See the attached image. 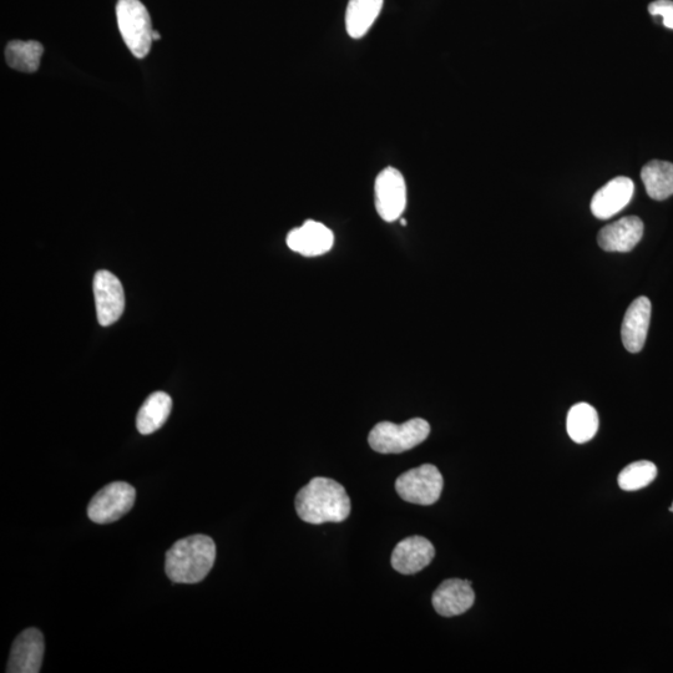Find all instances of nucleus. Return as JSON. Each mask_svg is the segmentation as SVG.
<instances>
[{"mask_svg": "<svg viewBox=\"0 0 673 673\" xmlns=\"http://www.w3.org/2000/svg\"><path fill=\"white\" fill-rule=\"evenodd\" d=\"M298 516L308 524L342 523L351 514V499L343 485L330 478H313L298 492Z\"/></svg>", "mask_w": 673, "mask_h": 673, "instance_id": "1", "label": "nucleus"}, {"mask_svg": "<svg viewBox=\"0 0 673 673\" xmlns=\"http://www.w3.org/2000/svg\"><path fill=\"white\" fill-rule=\"evenodd\" d=\"M215 541L206 535L184 538L166 553L165 571L172 583L197 584L214 568Z\"/></svg>", "mask_w": 673, "mask_h": 673, "instance_id": "2", "label": "nucleus"}, {"mask_svg": "<svg viewBox=\"0 0 673 673\" xmlns=\"http://www.w3.org/2000/svg\"><path fill=\"white\" fill-rule=\"evenodd\" d=\"M429 434L430 425L422 418H414L403 424L382 422L371 430L368 443L378 453L399 454L418 447Z\"/></svg>", "mask_w": 673, "mask_h": 673, "instance_id": "3", "label": "nucleus"}, {"mask_svg": "<svg viewBox=\"0 0 673 673\" xmlns=\"http://www.w3.org/2000/svg\"><path fill=\"white\" fill-rule=\"evenodd\" d=\"M116 18L124 42L135 58L144 59L153 45V25L145 5L140 0H119Z\"/></svg>", "mask_w": 673, "mask_h": 673, "instance_id": "4", "label": "nucleus"}, {"mask_svg": "<svg viewBox=\"0 0 673 673\" xmlns=\"http://www.w3.org/2000/svg\"><path fill=\"white\" fill-rule=\"evenodd\" d=\"M443 487V475L432 464L408 470L396 482L399 497L408 503L425 506L438 502Z\"/></svg>", "mask_w": 673, "mask_h": 673, "instance_id": "5", "label": "nucleus"}, {"mask_svg": "<svg viewBox=\"0 0 673 673\" xmlns=\"http://www.w3.org/2000/svg\"><path fill=\"white\" fill-rule=\"evenodd\" d=\"M134 487L124 482L106 485L89 504L88 515L96 524H110L128 514L135 504Z\"/></svg>", "mask_w": 673, "mask_h": 673, "instance_id": "6", "label": "nucleus"}, {"mask_svg": "<svg viewBox=\"0 0 673 673\" xmlns=\"http://www.w3.org/2000/svg\"><path fill=\"white\" fill-rule=\"evenodd\" d=\"M376 209L386 222L401 219L407 207V185L401 171L394 168L384 169L374 184Z\"/></svg>", "mask_w": 673, "mask_h": 673, "instance_id": "7", "label": "nucleus"}, {"mask_svg": "<svg viewBox=\"0 0 673 673\" xmlns=\"http://www.w3.org/2000/svg\"><path fill=\"white\" fill-rule=\"evenodd\" d=\"M94 296L100 325L108 327L119 321L125 310L124 288L119 278L109 271L96 272Z\"/></svg>", "mask_w": 673, "mask_h": 673, "instance_id": "8", "label": "nucleus"}, {"mask_svg": "<svg viewBox=\"0 0 673 673\" xmlns=\"http://www.w3.org/2000/svg\"><path fill=\"white\" fill-rule=\"evenodd\" d=\"M44 636L38 629H27L14 640L10 651L8 673H38L44 657Z\"/></svg>", "mask_w": 673, "mask_h": 673, "instance_id": "9", "label": "nucleus"}, {"mask_svg": "<svg viewBox=\"0 0 673 673\" xmlns=\"http://www.w3.org/2000/svg\"><path fill=\"white\" fill-rule=\"evenodd\" d=\"M634 192V181L625 176L616 177L602 186L592 197V215L599 220L611 219L630 204Z\"/></svg>", "mask_w": 673, "mask_h": 673, "instance_id": "10", "label": "nucleus"}, {"mask_svg": "<svg viewBox=\"0 0 673 673\" xmlns=\"http://www.w3.org/2000/svg\"><path fill=\"white\" fill-rule=\"evenodd\" d=\"M335 244V235L327 226L317 221H306L287 236V245L293 252L306 257L325 255Z\"/></svg>", "mask_w": 673, "mask_h": 673, "instance_id": "11", "label": "nucleus"}, {"mask_svg": "<svg viewBox=\"0 0 673 673\" xmlns=\"http://www.w3.org/2000/svg\"><path fill=\"white\" fill-rule=\"evenodd\" d=\"M644 236V222L637 216L622 217L604 227L597 235V242L606 252H630Z\"/></svg>", "mask_w": 673, "mask_h": 673, "instance_id": "12", "label": "nucleus"}, {"mask_svg": "<svg viewBox=\"0 0 673 673\" xmlns=\"http://www.w3.org/2000/svg\"><path fill=\"white\" fill-rule=\"evenodd\" d=\"M652 306L649 298L637 297L625 313L621 327L622 343L626 351L639 353L645 346L651 322Z\"/></svg>", "mask_w": 673, "mask_h": 673, "instance_id": "13", "label": "nucleus"}, {"mask_svg": "<svg viewBox=\"0 0 673 673\" xmlns=\"http://www.w3.org/2000/svg\"><path fill=\"white\" fill-rule=\"evenodd\" d=\"M434 545L422 536H411L398 543L392 554V566L403 575L419 573L432 563Z\"/></svg>", "mask_w": 673, "mask_h": 673, "instance_id": "14", "label": "nucleus"}, {"mask_svg": "<svg viewBox=\"0 0 673 673\" xmlns=\"http://www.w3.org/2000/svg\"><path fill=\"white\" fill-rule=\"evenodd\" d=\"M474 601L472 581L469 580H445L433 595L434 609L444 617L464 614L474 605Z\"/></svg>", "mask_w": 673, "mask_h": 673, "instance_id": "15", "label": "nucleus"}, {"mask_svg": "<svg viewBox=\"0 0 673 673\" xmlns=\"http://www.w3.org/2000/svg\"><path fill=\"white\" fill-rule=\"evenodd\" d=\"M384 0H349L346 28L349 37L361 39L369 32L383 8Z\"/></svg>", "mask_w": 673, "mask_h": 673, "instance_id": "16", "label": "nucleus"}, {"mask_svg": "<svg viewBox=\"0 0 673 673\" xmlns=\"http://www.w3.org/2000/svg\"><path fill=\"white\" fill-rule=\"evenodd\" d=\"M172 401L169 394L156 392L146 399L136 418V427L141 434L149 435L159 430L168 421Z\"/></svg>", "mask_w": 673, "mask_h": 673, "instance_id": "17", "label": "nucleus"}, {"mask_svg": "<svg viewBox=\"0 0 673 673\" xmlns=\"http://www.w3.org/2000/svg\"><path fill=\"white\" fill-rule=\"evenodd\" d=\"M641 179L651 199L664 201L673 195V164L651 161L642 169Z\"/></svg>", "mask_w": 673, "mask_h": 673, "instance_id": "18", "label": "nucleus"}, {"mask_svg": "<svg viewBox=\"0 0 673 673\" xmlns=\"http://www.w3.org/2000/svg\"><path fill=\"white\" fill-rule=\"evenodd\" d=\"M599 414L588 403H578L571 407L566 418V429L575 443L590 442L599 430Z\"/></svg>", "mask_w": 673, "mask_h": 673, "instance_id": "19", "label": "nucleus"}, {"mask_svg": "<svg viewBox=\"0 0 673 673\" xmlns=\"http://www.w3.org/2000/svg\"><path fill=\"white\" fill-rule=\"evenodd\" d=\"M44 53L43 45L38 42L14 40L5 49V59L10 68L22 73H35L39 69Z\"/></svg>", "mask_w": 673, "mask_h": 673, "instance_id": "20", "label": "nucleus"}, {"mask_svg": "<svg viewBox=\"0 0 673 673\" xmlns=\"http://www.w3.org/2000/svg\"><path fill=\"white\" fill-rule=\"evenodd\" d=\"M657 477V467L649 460H640L622 470L619 485L626 492H635L650 485Z\"/></svg>", "mask_w": 673, "mask_h": 673, "instance_id": "21", "label": "nucleus"}, {"mask_svg": "<svg viewBox=\"0 0 673 673\" xmlns=\"http://www.w3.org/2000/svg\"><path fill=\"white\" fill-rule=\"evenodd\" d=\"M649 12L654 17L662 18L666 28L673 29V2L672 0H656L649 5Z\"/></svg>", "mask_w": 673, "mask_h": 673, "instance_id": "22", "label": "nucleus"}, {"mask_svg": "<svg viewBox=\"0 0 673 673\" xmlns=\"http://www.w3.org/2000/svg\"><path fill=\"white\" fill-rule=\"evenodd\" d=\"M160 39H161V35H160V33H159V32H155V30H154V33H153V40H160Z\"/></svg>", "mask_w": 673, "mask_h": 673, "instance_id": "23", "label": "nucleus"}, {"mask_svg": "<svg viewBox=\"0 0 673 673\" xmlns=\"http://www.w3.org/2000/svg\"><path fill=\"white\" fill-rule=\"evenodd\" d=\"M402 225H403V226H407V221H406V220H402Z\"/></svg>", "mask_w": 673, "mask_h": 673, "instance_id": "24", "label": "nucleus"}, {"mask_svg": "<svg viewBox=\"0 0 673 673\" xmlns=\"http://www.w3.org/2000/svg\"><path fill=\"white\" fill-rule=\"evenodd\" d=\"M670 510H671V511H672V513H673V504L671 505V509H670Z\"/></svg>", "mask_w": 673, "mask_h": 673, "instance_id": "25", "label": "nucleus"}]
</instances>
